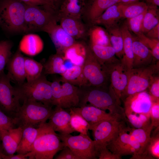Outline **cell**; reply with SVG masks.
Masks as SVG:
<instances>
[{
	"label": "cell",
	"instance_id": "cell-37",
	"mask_svg": "<svg viewBox=\"0 0 159 159\" xmlns=\"http://www.w3.org/2000/svg\"><path fill=\"white\" fill-rule=\"evenodd\" d=\"M144 15L141 32L145 34L159 23V12L158 6L148 5Z\"/></svg>",
	"mask_w": 159,
	"mask_h": 159
},
{
	"label": "cell",
	"instance_id": "cell-51",
	"mask_svg": "<svg viewBox=\"0 0 159 159\" xmlns=\"http://www.w3.org/2000/svg\"><path fill=\"white\" fill-rule=\"evenodd\" d=\"M2 159H26L28 158L26 157V154H18L17 155L13 154L10 155H6L4 154L2 155Z\"/></svg>",
	"mask_w": 159,
	"mask_h": 159
},
{
	"label": "cell",
	"instance_id": "cell-3",
	"mask_svg": "<svg viewBox=\"0 0 159 159\" xmlns=\"http://www.w3.org/2000/svg\"><path fill=\"white\" fill-rule=\"evenodd\" d=\"M26 4L19 0H0V26L7 33H24Z\"/></svg>",
	"mask_w": 159,
	"mask_h": 159
},
{
	"label": "cell",
	"instance_id": "cell-52",
	"mask_svg": "<svg viewBox=\"0 0 159 159\" xmlns=\"http://www.w3.org/2000/svg\"><path fill=\"white\" fill-rule=\"evenodd\" d=\"M148 5L159 6V0H143Z\"/></svg>",
	"mask_w": 159,
	"mask_h": 159
},
{
	"label": "cell",
	"instance_id": "cell-56",
	"mask_svg": "<svg viewBox=\"0 0 159 159\" xmlns=\"http://www.w3.org/2000/svg\"><path fill=\"white\" fill-rule=\"evenodd\" d=\"M56 0V2H57L58 1V0Z\"/></svg>",
	"mask_w": 159,
	"mask_h": 159
},
{
	"label": "cell",
	"instance_id": "cell-7",
	"mask_svg": "<svg viewBox=\"0 0 159 159\" xmlns=\"http://www.w3.org/2000/svg\"><path fill=\"white\" fill-rule=\"evenodd\" d=\"M24 16L25 33L42 31L51 22L58 20L54 9H43L39 6L26 4Z\"/></svg>",
	"mask_w": 159,
	"mask_h": 159
},
{
	"label": "cell",
	"instance_id": "cell-48",
	"mask_svg": "<svg viewBox=\"0 0 159 159\" xmlns=\"http://www.w3.org/2000/svg\"><path fill=\"white\" fill-rule=\"evenodd\" d=\"M60 153L55 158L56 159H79L72 150L68 147L64 146Z\"/></svg>",
	"mask_w": 159,
	"mask_h": 159
},
{
	"label": "cell",
	"instance_id": "cell-36",
	"mask_svg": "<svg viewBox=\"0 0 159 159\" xmlns=\"http://www.w3.org/2000/svg\"><path fill=\"white\" fill-rule=\"evenodd\" d=\"M90 44L103 46H111L108 33L104 28L98 26H93L89 33Z\"/></svg>",
	"mask_w": 159,
	"mask_h": 159
},
{
	"label": "cell",
	"instance_id": "cell-40",
	"mask_svg": "<svg viewBox=\"0 0 159 159\" xmlns=\"http://www.w3.org/2000/svg\"><path fill=\"white\" fill-rule=\"evenodd\" d=\"M13 44L8 40L0 41V74L4 72V69L12 56Z\"/></svg>",
	"mask_w": 159,
	"mask_h": 159
},
{
	"label": "cell",
	"instance_id": "cell-18",
	"mask_svg": "<svg viewBox=\"0 0 159 159\" xmlns=\"http://www.w3.org/2000/svg\"><path fill=\"white\" fill-rule=\"evenodd\" d=\"M69 109L81 115L88 122L90 126L106 119L122 120L114 115L91 105H86Z\"/></svg>",
	"mask_w": 159,
	"mask_h": 159
},
{
	"label": "cell",
	"instance_id": "cell-6",
	"mask_svg": "<svg viewBox=\"0 0 159 159\" xmlns=\"http://www.w3.org/2000/svg\"><path fill=\"white\" fill-rule=\"evenodd\" d=\"M159 61L144 67L132 68L129 72L127 85L122 94L123 100L129 95L146 91L159 71Z\"/></svg>",
	"mask_w": 159,
	"mask_h": 159
},
{
	"label": "cell",
	"instance_id": "cell-39",
	"mask_svg": "<svg viewBox=\"0 0 159 159\" xmlns=\"http://www.w3.org/2000/svg\"><path fill=\"white\" fill-rule=\"evenodd\" d=\"M71 115L70 124L74 131L84 134H87L90 128L88 122L80 115L70 109Z\"/></svg>",
	"mask_w": 159,
	"mask_h": 159
},
{
	"label": "cell",
	"instance_id": "cell-28",
	"mask_svg": "<svg viewBox=\"0 0 159 159\" xmlns=\"http://www.w3.org/2000/svg\"><path fill=\"white\" fill-rule=\"evenodd\" d=\"M85 6V0H64L57 14L58 16L81 19Z\"/></svg>",
	"mask_w": 159,
	"mask_h": 159
},
{
	"label": "cell",
	"instance_id": "cell-33",
	"mask_svg": "<svg viewBox=\"0 0 159 159\" xmlns=\"http://www.w3.org/2000/svg\"><path fill=\"white\" fill-rule=\"evenodd\" d=\"M83 65H73L68 68L61 75V80L75 86L87 85V82L84 75Z\"/></svg>",
	"mask_w": 159,
	"mask_h": 159
},
{
	"label": "cell",
	"instance_id": "cell-8",
	"mask_svg": "<svg viewBox=\"0 0 159 159\" xmlns=\"http://www.w3.org/2000/svg\"><path fill=\"white\" fill-rule=\"evenodd\" d=\"M58 135L64 146L69 148L79 159L96 158L95 142L87 134L80 133L76 136L70 134Z\"/></svg>",
	"mask_w": 159,
	"mask_h": 159
},
{
	"label": "cell",
	"instance_id": "cell-14",
	"mask_svg": "<svg viewBox=\"0 0 159 159\" xmlns=\"http://www.w3.org/2000/svg\"><path fill=\"white\" fill-rule=\"evenodd\" d=\"M153 127L149 126L142 128H129L130 141L135 150V153L130 159H150L147 155L146 149L151 137V132Z\"/></svg>",
	"mask_w": 159,
	"mask_h": 159
},
{
	"label": "cell",
	"instance_id": "cell-26",
	"mask_svg": "<svg viewBox=\"0 0 159 159\" xmlns=\"http://www.w3.org/2000/svg\"><path fill=\"white\" fill-rule=\"evenodd\" d=\"M119 5L118 3L108 8L92 24L103 25L106 29L118 24L120 20L123 18Z\"/></svg>",
	"mask_w": 159,
	"mask_h": 159
},
{
	"label": "cell",
	"instance_id": "cell-29",
	"mask_svg": "<svg viewBox=\"0 0 159 159\" xmlns=\"http://www.w3.org/2000/svg\"><path fill=\"white\" fill-rule=\"evenodd\" d=\"M89 47L98 61L103 67L120 59L117 58L115 50L111 46L90 44Z\"/></svg>",
	"mask_w": 159,
	"mask_h": 159
},
{
	"label": "cell",
	"instance_id": "cell-24",
	"mask_svg": "<svg viewBox=\"0 0 159 159\" xmlns=\"http://www.w3.org/2000/svg\"><path fill=\"white\" fill-rule=\"evenodd\" d=\"M43 47V41L38 35L29 34L23 37L19 48L21 52L29 56H34L40 53Z\"/></svg>",
	"mask_w": 159,
	"mask_h": 159
},
{
	"label": "cell",
	"instance_id": "cell-41",
	"mask_svg": "<svg viewBox=\"0 0 159 159\" xmlns=\"http://www.w3.org/2000/svg\"><path fill=\"white\" fill-rule=\"evenodd\" d=\"M159 127H156L147 147L146 153L150 159L159 158Z\"/></svg>",
	"mask_w": 159,
	"mask_h": 159
},
{
	"label": "cell",
	"instance_id": "cell-47",
	"mask_svg": "<svg viewBox=\"0 0 159 159\" xmlns=\"http://www.w3.org/2000/svg\"><path fill=\"white\" fill-rule=\"evenodd\" d=\"M150 113L151 125L159 127V101H152Z\"/></svg>",
	"mask_w": 159,
	"mask_h": 159
},
{
	"label": "cell",
	"instance_id": "cell-49",
	"mask_svg": "<svg viewBox=\"0 0 159 159\" xmlns=\"http://www.w3.org/2000/svg\"><path fill=\"white\" fill-rule=\"evenodd\" d=\"M25 4L37 6H43L50 7L55 10L46 0H19Z\"/></svg>",
	"mask_w": 159,
	"mask_h": 159
},
{
	"label": "cell",
	"instance_id": "cell-32",
	"mask_svg": "<svg viewBox=\"0 0 159 159\" xmlns=\"http://www.w3.org/2000/svg\"><path fill=\"white\" fill-rule=\"evenodd\" d=\"M23 130L21 138L16 152L18 154L26 155L31 151L38 130L37 128L33 126L27 127Z\"/></svg>",
	"mask_w": 159,
	"mask_h": 159
},
{
	"label": "cell",
	"instance_id": "cell-46",
	"mask_svg": "<svg viewBox=\"0 0 159 159\" xmlns=\"http://www.w3.org/2000/svg\"><path fill=\"white\" fill-rule=\"evenodd\" d=\"M148 92L150 96L152 101H159V77H154L152 82L148 88Z\"/></svg>",
	"mask_w": 159,
	"mask_h": 159
},
{
	"label": "cell",
	"instance_id": "cell-54",
	"mask_svg": "<svg viewBox=\"0 0 159 159\" xmlns=\"http://www.w3.org/2000/svg\"><path fill=\"white\" fill-rule=\"evenodd\" d=\"M4 151L3 148L2 144H1L0 143V159H2V155L3 154H5L4 153Z\"/></svg>",
	"mask_w": 159,
	"mask_h": 159
},
{
	"label": "cell",
	"instance_id": "cell-10",
	"mask_svg": "<svg viewBox=\"0 0 159 159\" xmlns=\"http://www.w3.org/2000/svg\"><path fill=\"white\" fill-rule=\"evenodd\" d=\"M124 121L118 119H106L90 126L95 147L106 145L115 139L125 127Z\"/></svg>",
	"mask_w": 159,
	"mask_h": 159
},
{
	"label": "cell",
	"instance_id": "cell-9",
	"mask_svg": "<svg viewBox=\"0 0 159 159\" xmlns=\"http://www.w3.org/2000/svg\"><path fill=\"white\" fill-rule=\"evenodd\" d=\"M4 72L0 74V109L8 116L14 118L21 105L15 87Z\"/></svg>",
	"mask_w": 159,
	"mask_h": 159
},
{
	"label": "cell",
	"instance_id": "cell-19",
	"mask_svg": "<svg viewBox=\"0 0 159 159\" xmlns=\"http://www.w3.org/2000/svg\"><path fill=\"white\" fill-rule=\"evenodd\" d=\"M71 115L64 108L56 107L48 123L54 130L60 134H69L74 132L70 124Z\"/></svg>",
	"mask_w": 159,
	"mask_h": 159
},
{
	"label": "cell",
	"instance_id": "cell-50",
	"mask_svg": "<svg viewBox=\"0 0 159 159\" xmlns=\"http://www.w3.org/2000/svg\"><path fill=\"white\" fill-rule=\"evenodd\" d=\"M145 34L149 38L159 40V23Z\"/></svg>",
	"mask_w": 159,
	"mask_h": 159
},
{
	"label": "cell",
	"instance_id": "cell-5",
	"mask_svg": "<svg viewBox=\"0 0 159 159\" xmlns=\"http://www.w3.org/2000/svg\"><path fill=\"white\" fill-rule=\"evenodd\" d=\"M42 73L37 80L24 82L15 87L20 100H29L41 102L52 106L51 82L48 81Z\"/></svg>",
	"mask_w": 159,
	"mask_h": 159
},
{
	"label": "cell",
	"instance_id": "cell-11",
	"mask_svg": "<svg viewBox=\"0 0 159 159\" xmlns=\"http://www.w3.org/2000/svg\"><path fill=\"white\" fill-rule=\"evenodd\" d=\"M83 72L87 84L94 87L105 85L109 77L105 68L98 61L89 46H87V54L83 64Z\"/></svg>",
	"mask_w": 159,
	"mask_h": 159
},
{
	"label": "cell",
	"instance_id": "cell-27",
	"mask_svg": "<svg viewBox=\"0 0 159 159\" xmlns=\"http://www.w3.org/2000/svg\"><path fill=\"white\" fill-rule=\"evenodd\" d=\"M20 127L11 129L1 136L0 141L6 155L14 154L16 152L20 142L23 132Z\"/></svg>",
	"mask_w": 159,
	"mask_h": 159
},
{
	"label": "cell",
	"instance_id": "cell-25",
	"mask_svg": "<svg viewBox=\"0 0 159 159\" xmlns=\"http://www.w3.org/2000/svg\"><path fill=\"white\" fill-rule=\"evenodd\" d=\"M120 27L123 40V54L120 61L122 64L129 72L133 67L132 35L126 23L124 24Z\"/></svg>",
	"mask_w": 159,
	"mask_h": 159
},
{
	"label": "cell",
	"instance_id": "cell-4",
	"mask_svg": "<svg viewBox=\"0 0 159 159\" xmlns=\"http://www.w3.org/2000/svg\"><path fill=\"white\" fill-rule=\"evenodd\" d=\"M52 106L41 102L25 100L14 118L17 125L22 129L29 126L36 127L46 122L52 114Z\"/></svg>",
	"mask_w": 159,
	"mask_h": 159
},
{
	"label": "cell",
	"instance_id": "cell-13",
	"mask_svg": "<svg viewBox=\"0 0 159 159\" xmlns=\"http://www.w3.org/2000/svg\"><path fill=\"white\" fill-rule=\"evenodd\" d=\"M103 67L110 78V86L117 97L120 100L122 94L127 84L129 72L120 59Z\"/></svg>",
	"mask_w": 159,
	"mask_h": 159
},
{
	"label": "cell",
	"instance_id": "cell-42",
	"mask_svg": "<svg viewBox=\"0 0 159 159\" xmlns=\"http://www.w3.org/2000/svg\"><path fill=\"white\" fill-rule=\"evenodd\" d=\"M136 36L151 50L154 58L159 61V40L149 38L142 33L136 35Z\"/></svg>",
	"mask_w": 159,
	"mask_h": 159
},
{
	"label": "cell",
	"instance_id": "cell-45",
	"mask_svg": "<svg viewBox=\"0 0 159 159\" xmlns=\"http://www.w3.org/2000/svg\"><path fill=\"white\" fill-rule=\"evenodd\" d=\"M97 156L99 159H120L121 157L112 153L106 145L96 147Z\"/></svg>",
	"mask_w": 159,
	"mask_h": 159
},
{
	"label": "cell",
	"instance_id": "cell-17",
	"mask_svg": "<svg viewBox=\"0 0 159 159\" xmlns=\"http://www.w3.org/2000/svg\"><path fill=\"white\" fill-rule=\"evenodd\" d=\"M24 61L25 57L18 48L12 55L6 66L8 71L7 74L11 80L17 85L23 84L26 79Z\"/></svg>",
	"mask_w": 159,
	"mask_h": 159
},
{
	"label": "cell",
	"instance_id": "cell-22",
	"mask_svg": "<svg viewBox=\"0 0 159 159\" xmlns=\"http://www.w3.org/2000/svg\"><path fill=\"white\" fill-rule=\"evenodd\" d=\"M60 25L69 35L75 39L84 38L87 29L81 19L62 16H58Z\"/></svg>",
	"mask_w": 159,
	"mask_h": 159
},
{
	"label": "cell",
	"instance_id": "cell-16",
	"mask_svg": "<svg viewBox=\"0 0 159 159\" xmlns=\"http://www.w3.org/2000/svg\"><path fill=\"white\" fill-rule=\"evenodd\" d=\"M130 138L129 128L125 126L115 139L107 144V147L112 153L121 158L123 155H132L135 151L131 144Z\"/></svg>",
	"mask_w": 159,
	"mask_h": 159
},
{
	"label": "cell",
	"instance_id": "cell-31",
	"mask_svg": "<svg viewBox=\"0 0 159 159\" xmlns=\"http://www.w3.org/2000/svg\"><path fill=\"white\" fill-rule=\"evenodd\" d=\"M66 60L62 55L56 53L49 56L43 65L44 74H59L61 75L68 68Z\"/></svg>",
	"mask_w": 159,
	"mask_h": 159
},
{
	"label": "cell",
	"instance_id": "cell-34",
	"mask_svg": "<svg viewBox=\"0 0 159 159\" xmlns=\"http://www.w3.org/2000/svg\"><path fill=\"white\" fill-rule=\"evenodd\" d=\"M106 29L108 33L110 43L115 50L116 55L121 60L123 54V40L120 27L117 24Z\"/></svg>",
	"mask_w": 159,
	"mask_h": 159
},
{
	"label": "cell",
	"instance_id": "cell-35",
	"mask_svg": "<svg viewBox=\"0 0 159 159\" xmlns=\"http://www.w3.org/2000/svg\"><path fill=\"white\" fill-rule=\"evenodd\" d=\"M119 3L122 18L127 19L143 14L147 11L148 7L144 2L139 1L127 4Z\"/></svg>",
	"mask_w": 159,
	"mask_h": 159
},
{
	"label": "cell",
	"instance_id": "cell-44",
	"mask_svg": "<svg viewBox=\"0 0 159 159\" xmlns=\"http://www.w3.org/2000/svg\"><path fill=\"white\" fill-rule=\"evenodd\" d=\"M146 11L138 16L127 19V21L126 24L129 29L136 35L142 33L143 21Z\"/></svg>",
	"mask_w": 159,
	"mask_h": 159
},
{
	"label": "cell",
	"instance_id": "cell-38",
	"mask_svg": "<svg viewBox=\"0 0 159 159\" xmlns=\"http://www.w3.org/2000/svg\"><path fill=\"white\" fill-rule=\"evenodd\" d=\"M24 66L27 82H30L37 80L43 73V65L31 58L25 57Z\"/></svg>",
	"mask_w": 159,
	"mask_h": 159
},
{
	"label": "cell",
	"instance_id": "cell-21",
	"mask_svg": "<svg viewBox=\"0 0 159 159\" xmlns=\"http://www.w3.org/2000/svg\"><path fill=\"white\" fill-rule=\"evenodd\" d=\"M61 90L59 106L63 108H71L78 106L80 91L75 86L61 79Z\"/></svg>",
	"mask_w": 159,
	"mask_h": 159
},
{
	"label": "cell",
	"instance_id": "cell-53",
	"mask_svg": "<svg viewBox=\"0 0 159 159\" xmlns=\"http://www.w3.org/2000/svg\"><path fill=\"white\" fill-rule=\"evenodd\" d=\"M139 1V0H120V3L125 4H127Z\"/></svg>",
	"mask_w": 159,
	"mask_h": 159
},
{
	"label": "cell",
	"instance_id": "cell-43",
	"mask_svg": "<svg viewBox=\"0 0 159 159\" xmlns=\"http://www.w3.org/2000/svg\"><path fill=\"white\" fill-rule=\"evenodd\" d=\"M16 125L15 118L8 116L0 109V138L2 134L15 128Z\"/></svg>",
	"mask_w": 159,
	"mask_h": 159
},
{
	"label": "cell",
	"instance_id": "cell-15",
	"mask_svg": "<svg viewBox=\"0 0 159 159\" xmlns=\"http://www.w3.org/2000/svg\"><path fill=\"white\" fill-rule=\"evenodd\" d=\"M57 21H53L46 26L42 31L49 35L56 49L57 54L63 55L68 48L76 42L75 39L67 33L57 24Z\"/></svg>",
	"mask_w": 159,
	"mask_h": 159
},
{
	"label": "cell",
	"instance_id": "cell-23",
	"mask_svg": "<svg viewBox=\"0 0 159 159\" xmlns=\"http://www.w3.org/2000/svg\"><path fill=\"white\" fill-rule=\"evenodd\" d=\"M120 0H91L86 6L84 13L87 21L91 23L100 16L108 8Z\"/></svg>",
	"mask_w": 159,
	"mask_h": 159
},
{
	"label": "cell",
	"instance_id": "cell-20",
	"mask_svg": "<svg viewBox=\"0 0 159 159\" xmlns=\"http://www.w3.org/2000/svg\"><path fill=\"white\" fill-rule=\"evenodd\" d=\"M132 40L133 68H140L149 65L156 60L151 50L141 42L136 36H132Z\"/></svg>",
	"mask_w": 159,
	"mask_h": 159
},
{
	"label": "cell",
	"instance_id": "cell-1",
	"mask_svg": "<svg viewBox=\"0 0 159 159\" xmlns=\"http://www.w3.org/2000/svg\"><path fill=\"white\" fill-rule=\"evenodd\" d=\"M37 128V137L26 157L29 159H53L64 146V143L48 122L41 123Z\"/></svg>",
	"mask_w": 159,
	"mask_h": 159
},
{
	"label": "cell",
	"instance_id": "cell-30",
	"mask_svg": "<svg viewBox=\"0 0 159 159\" xmlns=\"http://www.w3.org/2000/svg\"><path fill=\"white\" fill-rule=\"evenodd\" d=\"M87 54V46L80 42H76L67 49L63 54L64 59L73 65L82 66Z\"/></svg>",
	"mask_w": 159,
	"mask_h": 159
},
{
	"label": "cell",
	"instance_id": "cell-55",
	"mask_svg": "<svg viewBox=\"0 0 159 159\" xmlns=\"http://www.w3.org/2000/svg\"><path fill=\"white\" fill-rule=\"evenodd\" d=\"M48 2H49L51 4L53 8L55 9V4L56 3L55 0H46Z\"/></svg>",
	"mask_w": 159,
	"mask_h": 159
},
{
	"label": "cell",
	"instance_id": "cell-2",
	"mask_svg": "<svg viewBox=\"0 0 159 159\" xmlns=\"http://www.w3.org/2000/svg\"><path fill=\"white\" fill-rule=\"evenodd\" d=\"M95 87L80 98L78 107L86 105L89 102L91 105L119 117L124 121H127L124 108L121 105L118 99L110 86L108 89Z\"/></svg>",
	"mask_w": 159,
	"mask_h": 159
},
{
	"label": "cell",
	"instance_id": "cell-12",
	"mask_svg": "<svg viewBox=\"0 0 159 159\" xmlns=\"http://www.w3.org/2000/svg\"><path fill=\"white\" fill-rule=\"evenodd\" d=\"M123 101L125 116L128 115H150L152 100L146 90L130 95Z\"/></svg>",
	"mask_w": 159,
	"mask_h": 159
}]
</instances>
